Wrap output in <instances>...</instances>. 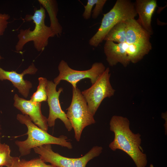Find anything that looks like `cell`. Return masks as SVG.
<instances>
[{
	"mask_svg": "<svg viewBox=\"0 0 167 167\" xmlns=\"http://www.w3.org/2000/svg\"><path fill=\"white\" fill-rule=\"evenodd\" d=\"M58 68L59 74L54 79V83L57 85L61 81L65 80L71 84L74 88L77 87L78 82L85 79H90L92 85L93 84L100 78L106 69L102 62H96L93 63L92 67L88 70L78 71L71 68L63 60L60 62Z\"/></svg>",
	"mask_w": 167,
	"mask_h": 167,
	"instance_id": "obj_7",
	"label": "cell"
},
{
	"mask_svg": "<svg viewBox=\"0 0 167 167\" xmlns=\"http://www.w3.org/2000/svg\"><path fill=\"white\" fill-rule=\"evenodd\" d=\"M38 2L45 9L49 15L50 26L55 35L60 36L62 32V28L57 18L58 10L56 1L55 0H38Z\"/></svg>",
	"mask_w": 167,
	"mask_h": 167,
	"instance_id": "obj_15",
	"label": "cell"
},
{
	"mask_svg": "<svg viewBox=\"0 0 167 167\" xmlns=\"http://www.w3.org/2000/svg\"><path fill=\"white\" fill-rule=\"evenodd\" d=\"M66 110V116L74 131L75 138L79 142L83 129L95 123L96 121L81 91L77 87H72L71 101Z\"/></svg>",
	"mask_w": 167,
	"mask_h": 167,
	"instance_id": "obj_6",
	"label": "cell"
},
{
	"mask_svg": "<svg viewBox=\"0 0 167 167\" xmlns=\"http://www.w3.org/2000/svg\"><path fill=\"white\" fill-rule=\"evenodd\" d=\"M101 146L93 147L84 156L79 158H72L74 167H86L87 163L91 160L99 156L102 152Z\"/></svg>",
	"mask_w": 167,
	"mask_h": 167,
	"instance_id": "obj_17",
	"label": "cell"
},
{
	"mask_svg": "<svg viewBox=\"0 0 167 167\" xmlns=\"http://www.w3.org/2000/svg\"><path fill=\"white\" fill-rule=\"evenodd\" d=\"M126 25V42L130 44L152 45L150 34L135 19L125 21Z\"/></svg>",
	"mask_w": 167,
	"mask_h": 167,
	"instance_id": "obj_12",
	"label": "cell"
},
{
	"mask_svg": "<svg viewBox=\"0 0 167 167\" xmlns=\"http://www.w3.org/2000/svg\"><path fill=\"white\" fill-rule=\"evenodd\" d=\"M2 58L0 54V61ZM37 71V68L33 63L20 74L17 73L15 71H5L0 67V80H7L10 81L18 89L19 92L24 97L27 98L30 89L32 87V84L30 81L24 80V76L28 74H35Z\"/></svg>",
	"mask_w": 167,
	"mask_h": 167,
	"instance_id": "obj_11",
	"label": "cell"
},
{
	"mask_svg": "<svg viewBox=\"0 0 167 167\" xmlns=\"http://www.w3.org/2000/svg\"><path fill=\"white\" fill-rule=\"evenodd\" d=\"M126 25L125 21L115 25L108 32L104 40L116 42L118 43L126 42Z\"/></svg>",
	"mask_w": 167,
	"mask_h": 167,
	"instance_id": "obj_16",
	"label": "cell"
},
{
	"mask_svg": "<svg viewBox=\"0 0 167 167\" xmlns=\"http://www.w3.org/2000/svg\"><path fill=\"white\" fill-rule=\"evenodd\" d=\"M134 5L139 16L137 21L151 35H152V18L157 6L156 0H136Z\"/></svg>",
	"mask_w": 167,
	"mask_h": 167,
	"instance_id": "obj_13",
	"label": "cell"
},
{
	"mask_svg": "<svg viewBox=\"0 0 167 167\" xmlns=\"http://www.w3.org/2000/svg\"><path fill=\"white\" fill-rule=\"evenodd\" d=\"M111 74L109 67L98 80L89 88L81 92L89 110L94 116L103 100L113 96L115 92L110 81Z\"/></svg>",
	"mask_w": 167,
	"mask_h": 167,
	"instance_id": "obj_8",
	"label": "cell"
},
{
	"mask_svg": "<svg viewBox=\"0 0 167 167\" xmlns=\"http://www.w3.org/2000/svg\"><path fill=\"white\" fill-rule=\"evenodd\" d=\"M152 45L130 44L126 42L115 43L106 41L104 50L106 60L111 66L120 63L126 67L130 63H136L143 59L151 50Z\"/></svg>",
	"mask_w": 167,
	"mask_h": 167,
	"instance_id": "obj_4",
	"label": "cell"
},
{
	"mask_svg": "<svg viewBox=\"0 0 167 167\" xmlns=\"http://www.w3.org/2000/svg\"><path fill=\"white\" fill-rule=\"evenodd\" d=\"M97 0H88L86 5L84 6V11L82 16L85 19L90 18L91 15L92 10L93 6L95 4Z\"/></svg>",
	"mask_w": 167,
	"mask_h": 167,
	"instance_id": "obj_22",
	"label": "cell"
},
{
	"mask_svg": "<svg viewBox=\"0 0 167 167\" xmlns=\"http://www.w3.org/2000/svg\"><path fill=\"white\" fill-rule=\"evenodd\" d=\"M16 118L21 123L25 125L28 129L26 133L28 135L27 139L24 141L15 142L21 156L27 155L32 149L45 144H54L69 149L72 148L71 143L68 141L66 136L62 135L57 137L50 135L35 124L27 115L19 114Z\"/></svg>",
	"mask_w": 167,
	"mask_h": 167,
	"instance_id": "obj_3",
	"label": "cell"
},
{
	"mask_svg": "<svg viewBox=\"0 0 167 167\" xmlns=\"http://www.w3.org/2000/svg\"><path fill=\"white\" fill-rule=\"evenodd\" d=\"M57 86L52 81L48 80L46 91L47 101L49 107V115L47 118L48 125L50 127L54 126L56 120L59 119L64 123L68 131H70L72 129V127L66 113L62 109L59 101V95L63 91V89L60 88L57 91Z\"/></svg>",
	"mask_w": 167,
	"mask_h": 167,
	"instance_id": "obj_9",
	"label": "cell"
},
{
	"mask_svg": "<svg viewBox=\"0 0 167 167\" xmlns=\"http://www.w3.org/2000/svg\"><path fill=\"white\" fill-rule=\"evenodd\" d=\"M106 1V0H97L96 6L92 11V17L93 19H96L102 12L103 7Z\"/></svg>",
	"mask_w": 167,
	"mask_h": 167,
	"instance_id": "obj_23",
	"label": "cell"
},
{
	"mask_svg": "<svg viewBox=\"0 0 167 167\" xmlns=\"http://www.w3.org/2000/svg\"><path fill=\"white\" fill-rule=\"evenodd\" d=\"M1 125L0 124V136H1L2 133H1Z\"/></svg>",
	"mask_w": 167,
	"mask_h": 167,
	"instance_id": "obj_25",
	"label": "cell"
},
{
	"mask_svg": "<svg viewBox=\"0 0 167 167\" xmlns=\"http://www.w3.org/2000/svg\"><path fill=\"white\" fill-rule=\"evenodd\" d=\"M0 167H2V166H0Z\"/></svg>",
	"mask_w": 167,
	"mask_h": 167,
	"instance_id": "obj_26",
	"label": "cell"
},
{
	"mask_svg": "<svg viewBox=\"0 0 167 167\" xmlns=\"http://www.w3.org/2000/svg\"><path fill=\"white\" fill-rule=\"evenodd\" d=\"M14 106L23 115H28L33 123L41 129L47 131L48 129L47 118L41 110V103H35L19 97L15 94Z\"/></svg>",
	"mask_w": 167,
	"mask_h": 167,
	"instance_id": "obj_10",
	"label": "cell"
},
{
	"mask_svg": "<svg viewBox=\"0 0 167 167\" xmlns=\"http://www.w3.org/2000/svg\"><path fill=\"white\" fill-rule=\"evenodd\" d=\"M9 167H55L51 165H47L40 158L30 160L20 159L18 157H13L11 165Z\"/></svg>",
	"mask_w": 167,
	"mask_h": 167,
	"instance_id": "obj_18",
	"label": "cell"
},
{
	"mask_svg": "<svg viewBox=\"0 0 167 167\" xmlns=\"http://www.w3.org/2000/svg\"><path fill=\"white\" fill-rule=\"evenodd\" d=\"M137 15L134 3L129 0H117L111 9L103 14L101 25L96 33L89 40V44L97 47L115 25L120 22L135 19Z\"/></svg>",
	"mask_w": 167,
	"mask_h": 167,
	"instance_id": "obj_5",
	"label": "cell"
},
{
	"mask_svg": "<svg viewBox=\"0 0 167 167\" xmlns=\"http://www.w3.org/2000/svg\"><path fill=\"white\" fill-rule=\"evenodd\" d=\"M10 147L0 152V166L9 167L11 164L13 157L10 155Z\"/></svg>",
	"mask_w": 167,
	"mask_h": 167,
	"instance_id": "obj_20",
	"label": "cell"
},
{
	"mask_svg": "<svg viewBox=\"0 0 167 167\" xmlns=\"http://www.w3.org/2000/svg\"><path fill=\"white\" fill-rule=\"evenodd\" d=\"M9 147V145L5 143H1L0 139V152Z\"/></svg>",
	"mask_w": 167,
	"mask_h": 167,
	"instance_id": "obj_24",
	"label": "cell"
},
{
	"mask_svg": "<svg viewBox=\"0 0 167 167\" xmlns=\"http://www.w3.org/2000/svg\"><path fill=\"white\" fill-rule=\"evenodd\" d=\"M38 80L39 85L37 90L31 97L30 100L33 102L41 103L47 101L46 87L48 80L46 78L42 77L39 78Z\"/></svg>",
	"mask_w": 167,
	"mask_h": 167,
	"instance_id": "obj_19",
	"label": "cell"
},
{
	"mask_svg": "<svg viewBox=\"0 0 167 167\" xmlns=\"http://www.w3.org/2000/svg\"><path fill=\"white\" fill-rule=\"evenodd\" d=\"M130 122L126 118L113 115L109 122L110 130L114 133L113 140L109 147L113 151L119 149L127 154L136 167H145L147 164L146 154L141 146V135L135 134L130 130Z\"/></svg>",
	"mask_w": 167,
	"mask_h": 167,
	"instance_id": "obj_1",
	"label": "cell"
},
{
	"mask_svg": "<svg viewBox=\"0 0 167 167\" xmlns=\"http://www.w3.org/2000/svg\"><path fill=\"white\" fill-rule=\"evenodd\" d=\"M33 149L45 163H50L55 167H74L72 158L63 156L54 152L50 144L44 145Z\"/></svg>",
	"mask_w": 167,
	"mask_h": 167,
	"instance_id": "obj_14",
	"label": "cell"
},
{
	"mask_svg": "<svg viewBox=\"0 0 167 167\" xmlns=\"http://www.w3.org/2000/svg\"><path fill=\"white\" fill-rule=\"evenodd\" d=\"M45 11L41 6L39 9H35L33 15H26L24 20L27 21H32L35 24L34 28L32 30H31L30 28L20 30L15 46L16 51H21L27 43L32 41L35 49L38 52L42 51L47 46L49 38L55 36L50 26L45 24Z\"/></svg>",
	"mask_w": 167,
	"mask_h": 167,
	"instance_id": "obj_2",
	"label": "cell"
},
{
	"mask_svg": "<svg viewBox=\"0 0 167 167\" xmlns=\"http://www.w3.org/2000/svg\"><path fill=\"white\" fill-rule=\"evenodd\" d=\"M10 16L8 14L0 13V36H2L9 24Z\"/></svg>",
	"mask_w": 167,
	"mask_h": 167,
	"instance_id": "obj_21",
	"label": "cell"
}]
</instances>
